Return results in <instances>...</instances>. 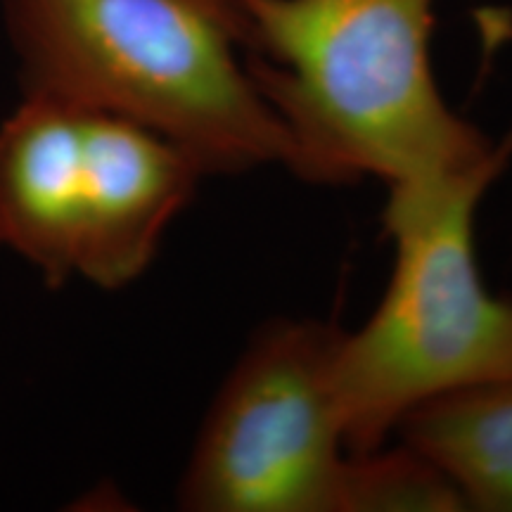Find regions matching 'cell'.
Masks as SVG:
<instances>
[{"mask_svg": "<svg viewBox=\"0 0 512 512\" xmlns=\"http://www.w3.org/2000/svg\"><path fill=\"white\" fill-rule=\"evenodd\" d=\"M465 510L463 498L437 465L408 444L356 453L349 512Z\"/></svg>", "mask_w": 512, "mask_h": 512, "instance_id": "cell-7", "label": "cell"}, {"mask_svg": "<svg viewBox=\"0 0 512 512\" xmlns=\"http://www.w3.org/2000/svg\"><path fill=\"white\" fill-rule=\"evenodd\" d=\"M22 95L150 128L204 176L285 166L297 145L240 55L226 0H0Z\"/></svg>", "mask_w": 512, "mask_h": 512, "instance_id": "cell-2", "label": "cell"}, {"mask_svg": "<svg viewBox=\"0 0 512 512\" xmlns=\"http://www.w3.org/2000/svg\"><path fill=\"white\" fill-rule=\"evenodd\" d=\"M396 434L451 479L465 510L512 512V377L422 403Z\"/></svg>", "mask_w": 512, "mask_h": 512, "instance_id": "cell-6", "label": "cell"}, {"mask_svg": "<svg viewBox=\"0 0 512 512\" xmlns=\"http://www.w3.org/2000/svg\"><path fill=\"white\" fill-rule=\"evenodd\" d=\"M249 72L283 119L309 183L377 178L427 197L508 169L494 140L451 110L432 69L437 0H226Z\"/></svg>", "mask_w": 512, "mask_h": 512, "instance_id": "cell-1", "label": "cell"}, {"mask_svg": "<svg viewBox=\"0 0 512 512\" xmlns=\"http://www.w3.org/2000/svg\"><path fill=\"white\" fill-rule=\"evenodd\" d=\"M342 328L273 318L211 401L178 482L190 512H349L356 453L335 389Z\"/></svg>", "mask_w": 512, "mask_h": 512, "instance_id": "cell-5", "label": "cell"}, {"mask_svg": "<svg viewBox=\"0 0 512 512\" xmlns=\"http://www.w3.org/2000/svg\"><path fill=\"white\" fill-rule=\"evenodd\" d=\"M204 171L150 128L22 95L0 121V252L60 290H121L150 268Z\"/></svg>", "mask_w": 512, "mask_h": 512, "instance_id": "cell-3", "label": "cell"}, {"mask_svg": "<svg viewBox=\"0 0 512 512\" xmlns=\"http://www.w3.org/2000/svg\"><path fill=\"white\" fill-rule=\"evenodd\" d=\"M503 174L484 171L422 200L389 197L394 268L377 309L342 330L335 389L351 453L384 446L422 403L512 377V299L484 285L475 216Z\"/></svg>", "mask_w": 512, "mask_h": 512, "instance_id": "cell-4", "label": "cell"}]
</instances>
